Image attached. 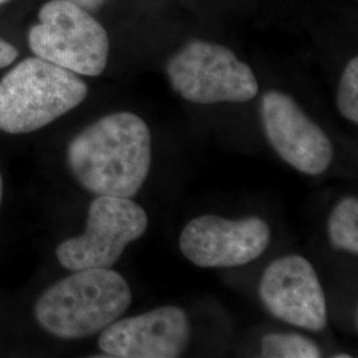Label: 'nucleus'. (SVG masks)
<instances>
[{
  "instance_id": "obj_18",
  "label": "nucleus",
  "mask_w": 358,
  "mask_h": 358,
  "mask_svg": "<svg viewBox=\"0 0 358 358\" xmlns=\"http://www.w3.org/2000/svg\"><path fill=\"white\" fill-rule=\"evenodd\" d=\"M7 1H10V0H0V4H4V3H7Z\"/></svg>"
},
{
  "instance_id": "obj_16",
  "label": "nucleus",
  "mask_w": 358,
  "mask_h": 358,
  "mask_svg": "<svg viewBox=\"0 0 358 358\" xmlns=\"http://www.w3.org/2000/svg\"><path fill=\"white\" fill-rule=\"evenodd\" d=\"M1 199H3V178L0 174V205H1Z\"/></svg>"
},
{
  "instance_id": "obj_8",
  "label": "nucleus",
  "mask_w": 358,
  "mask_h": 358,
  "mask_svg": "<svg viewBox=\"0 0 358 358\" xmlns=\"http://www.w3.org/2000/svg\"><path fill=\"white\" fill-rule=\"evenodd\" d=\"M264 134L272 149L303 174H322L333 161L332 142L294 97L269 90L260 106Z\"/></svg>"
},
{
  "instance_id": "obj_4",
  "label": "nucleus",
  "mask_w": 358,
  "mask_h": 358,
  "mask_svg": "<svg viewBox=\"0 0 358 358\" xmlns=\"http://www.w3.org/2000/svg\"><path fill=\"white\" fill-rule=\"evenodd\" d=\"M28 44L40 59L78 76H100L109 57V38L88 11L66 0H50L29 29Z\"/></svg>"
},
{
  "instance_id": "obj_14",
  "label": "nucleus",
  "mask_w": 358,
  "mask_h": 358,
  "mask_svg": "<svg viewBox=\"0 0 358 358\" xmlns=\"http://www.w3.org/2000/svg\"><path fill=\"white\" fill-rule=\"evenodd\" d=\"M19 52L8 41L0 38V69L13 64Z\"/></svg>"
},
{
  "instance_id": "obj_1",
  "label": "nucleus",
  "mask_w": 358,
  "mask_h": 358,
  "mask_svg": "<svg viewBox=\"0 0 358 358\" xmlns=\"http://www.w3.org/2000/svg\"><path fill=\"white\" fill-rule=\"evenodd\" d=\"M77 182L96 195L131 198L152 166V134L134 113L105 115L78 133L66 149Z\"/></svg>"
},
{
  "instance_id": "obj_2",
  "label": "nucleus",
  "mask_w": 358,
  "mask_h": 358,
  "mask_svg": "<svg viewBox=\"0 0 358 358\" xmlns=\"http://www.w3.org/2000/svg\"><path fill=\"white\" fill-rule=\"evenodd\" d=\"M131 304L128 282L113 269L73 271L38 297L35 317L53 336L81 340L103 332Z\"/></svg>"
},
{
  "instance_id": "obj_12",
  "label": "nucleus",
  "mask_w": 358,
  "mask_h": 358,
  "mask_svg": "<svg viewBox=\"0 0 358 358\" xmlns=\"http://www.w3.org/2000/svg\"><path fill=\"white\" fill-rule=\"evenodd\" d=\"M262 357L319 358L320 346L313 340L296 333H268L260 341Z\"/></svg>"
},
{
  "instance_id": "obj_10",
  "label": "nucleus",
  "mask_w": 358,
  "mask_h": 358,
  "mask_svg": "<svg viewBox=\"0 0 358 358\" xmlns=\"http://www.w3.org/2000/svg\"><path fill=\"white\" fill-rule=\"evenodd\" d=\"M190 338L187 313L167 306L112 322L100 334L99 348L109 357L176 358L182 356Z\"/></svg>"
},
{
  "instance_id": "obj_3",
  "label": "nucleus",
  "mask_w": 358,
  "mask_h": 358,
  "mask_svg": "<svg viewBox=\"0 0 358 358\" xmlns=\"http://www.w3.org/2000/svg\"><path fill=\"white\" fill-rule=\"evenodd\" d=\"M88 96L78 75L38 56L28 57L0 80V130L26 134L50 125Z\"/></svg>"
},
{
  "instance_id": "obj_17",
  "label": "nucleus",
  "mask_w": 358,
  "mask_h": 358,
  "mask_svg": "<svg viewBox=\"0 0 358 358\" xmlns=\"http://www.w3.org/2000/svg\"><path fill=\"white\" fill-rule=\"evenodd\" d=\"M336 358H350L352 356H349V355H337V356H334Z\"/></svg>"
},
{
  "instance_id": "obj_11",
  "label": "nucleus",
  "mask_w": 358,
  "mask_h": 358,
  "mask_svg": "<svg viewBox=\"0 0 358 358\" xmlns=\"http://www.w3.org/2000/svg\"><path fill=\"white\" fill-rule=\"evenodd\" d=\"M328 236L333 248L358 254V201L346 196L331 213L328 220Z\"/></svg>"
},
{
  "instance_id": "obj_13",
  "label": "nucleus",
  "mask_w": 358,
  "mask_h": 358,
  "mask_svg": "<svg viewBox=\"0 0 358 358\" xmlns=\"http://www.w3.org/2000/svg\"><path fill=\"white\" fill-rule=\"evenodd\" d=\"M337 108L348 121L358 124V57H353L343 72L337 92Z\"/></svg>"
},
{
  "instance_id": "obj_5",
  "label": "nucleus",
  "mask_w": 358,
  "mask_h": 358,
  "mask_svg": "<svg viewBox=\"0 0 358 358\" xmlns=\"http://www.w3.org/2000/svg\"><path fill=\"white\" fill-rule=\"evenodd\" d=\"M176 93L194 103H247L255 99L259 85L250 65L224 45L192 41L166 64Z\"/></svg>"
},
{
  "instance_id": "obj_9",
  "label": "nucleus",
  "mask_w": 358,
  "mask_h": 358,
  "mask_svg": "<svg viewBox=\"0 0 358 358\" xmlns=\"http://www.w3.org/2000/svg\"><path fill=\"white\" fill-rule=\"evenodd\" d=\"M259 294L269 313L294 327L321 332L328 322L319 276L306 257L284 256L264 271Z\"/></svg>"
},
{
  "instance_id": "obj_15",
  "label": "nucleus",
  "mask_w": 358,
  "mask_h": 358,
  "mask_svg": "<svg viewBox=\"0 0 358 358\" xmlns=\"http://www.w3.org/2000/svg\"><path fill=\"white\" fill-rule=\"evenodd\" d=\"M66 1L73 3V4L78 6L80 8H83V10L90 13V11L97 10L106 0H66Z\"/></svg>"
},
{
  "instance_id": "obj_6",
  "label": "nucleus",
  "mask_w": 358,
  "mask_h": 358,
  "mask_svg": "<svg viewBox=\"0 0 358 358\" xmlns=\"http://www.w3.org/2000/svg\"><path fill=\"white\" fill-rule=\"evenodd\" d=\"M148 226L146 211L130 198L97 195L90 203L85 232L59 244L56 257L69 271L112 268Z\"/></svg>"
},
{
  "instance_id": "obj_7",
  "label": "nucleus",
  "mask_w": 358,
  "mask_h": 358,
  "mask_svg": "<svg viewBox=\"0 0 358 358\" xmlns=\"http://www.w3.org/2000/svg\"><path fill=\"white\" fill-rule=\"evenodd\" d=\"M269 242L271 230L262 217L231 220L217 215H201L185 226L179 248L198 267L230 268L254 262L266 252Z\"/></svg>"
}]
</instances>
